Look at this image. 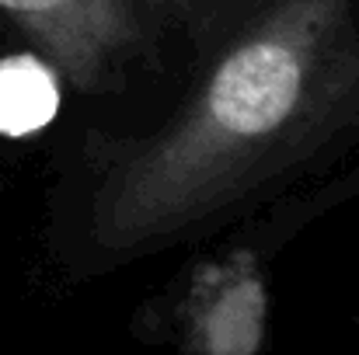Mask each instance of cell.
<instances>
[{"instance_id":"277c9868","label":"cell","mask_w":359,"mask_h":355,"mask_svg":"<svg viewBox=\"0 0 359 355\" xmlns=\"http://www.w3.org/2000/svg\"><path fill=\"white\" fill-rule=\"evenodd\" d=\"M157 4H164V7H171V11H178V14H192V11H199L203 4H210V0H157Z\"/></svg>"},{"instance_id":"3957f363","label":"cell","mask_w":359,"mask_h":355,"mask_svg":"<svg viewBox=\"0 0 359 355\" xmlns=\"http://www.w3.org/2000/svg\"><path fill=\"white\" fill-rule=\"evenodd\" d=\"M269 328V286L248 251H231L192 272L185 335L196 355H258Z\"/></svg>"},{"instance_id":"5b68a950","label":"cell","mask_w":359,"mask_h":355,"mask_svg":"<svg viewBox=\"0 0 359 355\" xmlns=\"http://www.w3.org/2000/svg\"><path fill=\"white\" fill-rule=\"evenodd\" d=\"M154 4H157V0H154Z\"/></svg>"},{"instance_id":"7a4b0ae2","label":"cell","mask_w":359,"mask_h":355,"mask_svg":"<svg viewBox=\"0 0 359 355\" xmlns=\"http://www.w3.org/2000/svg\"><path fill=\"white\" fill-rule=\"evenodd\" d=\"M14 28L77 91H105L143 53L133 0H0Z\"/></svg>"},{"instance_id":"6da1fadb","label":"cell","mask_w":359,"mask_h":355,"mask_svg":"<svg viewBox=\"0 0 359 355\" xmlns=\"http://www.w3.org/2000/svg\"><path fill=\"white\" fill-rule=\"evenodd\" d=\"M359 122V0H265L157 129L109 153L91 240L109 254L189 234Z\"/></svg>"}]
</instances>
